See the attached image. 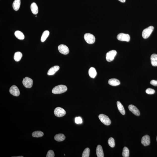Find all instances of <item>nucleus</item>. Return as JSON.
Returning a JSON list of instances; mask_svg holds the SVG:
<instances>
[{"mask_svg":"<svg viewBox=\"0 0 157 157\" xmlns=\"http://www.w3.org/2000/svg\"><path fill=\"white\" fill-rule=\"evenodd\" d=\"M23 57V54L21 52H18L15 53L14 56V60L18 62L20 61Z\"/></svg>","mask_w":157,"mask_h":157,"instance_id":"23","label":"nucleus"},{"mask_svg":"<svg viewBox=\"0 0 157 157\" xmlns=\"http://www.w3.org/2000/svg\"><path fill=\"white\" fill-rule=\"evenodd\" d=\"M59 52L61 54L66 55L69 53V48L65 45L61 44L58 47Z\"/></svg>","mask_w":157,"mask_h":157,"instance_id":"9","label":"nucleus"},{"mask_svg":"<svg viewBox=\"0 0 157 157\" xmlns=\"http://www.w3.org/2000/svg\"><path fill=\"white\" fill-rule=\"evenodd\" d=\"M117 54V52L115 50H113L109 51L106 54V60L109 62L113 61Z\"/></svg>","mask_w":157,"mask_h":157,"instance_id":"7","label":"nucleus"},{"mask_svg":"<svg viewBox=\"0 0 157 157\" xmlns=\"http://www.w3.org/2000/svg\"><path fill=\"white\" fill-rule=\"evenodd\" d=\"M22 82L24 86L27 88H31L33 83V80L28 77L24 78Z\"/></svg>","mask_w":157,"mask_h":157,"instance_id":"5","label":"nucleus"},{"mask_svg":"<svg viewBox=\"0 0 157 157\" xmlns=\"http://www.w3.org/2000/svg\"><path fill=\"white\" fill-rule=\"evenodd\" d=\"M64 155H65V154H64Z\"/></svg>","mask_w":157,"mask_h":157,"instance_id":"37","label":"nucleus"},{"mask_svg":"<svg viewBox=\"0 0 157 157\" xmlns=\"http://www.w3.org/2000/svg\"><path fill=\"white\" fill-rule=\"evenodd\" d=\"M54 113L56 117H64L66 113V111L60 107H58L56 108L54 110Z\"/></svg>","mask_w":157,"mask_h":157,"instance_id":"6","label":"nucleus"},{"mask_svg":"<svg viewBox=\"0 0 157 157\" xmlns=\"http://www.w3.org/2000/svg\"><path fill=\"white\" fill-rule=\"evenodd\" d=\"M88 74L90 78H94L96 76L97 73L96 70L94 68L91 67L89 70Z\"/></svg>","mask_w":157,"mask_h":157,"instance_id":"19","label":"nucleus"},{"mask_svg":"<svg viewBox=\"0 0 157 157\" xmlns=\"http://www.w3.org/2000/svg\"><path fill=\"white\" fill-rule=\"evenodd\" d=\"M55 156L54 152L52 150H49L48 152L46 157H54Z\"/></svg>","mask_w":157,"mask_h":157,"instance_id":"29","label":"nucleus"},{"mask_svg":"<svg viewBox=\"0 0 157 157\" xmlns=\"http://www.w3.org/2000/svg\"><path fill=\"white\" fill-rule=\"evenodd\" d=\"M129 150L127 148L125 147L123 148L122 153V156L124 157H128L129 156Z\"/></svg>","mask_w":157,"mask_h":157,"instance_id":"26","label":"nucleus"},{"mask_svg":"<svg viewBox=\"0 0 157 157\" xmlns=\"http://www.w3.org/2000/svg\"><path fill=\"white\" fill-rule=\"evenodd\" d=\"M117 105L118 108L120 113L123 115H125V112L124 107L121 102L119 101H117Z\"/></svg>","mask_w":157,"mask_h":157,"instance_id":"21","label":"nucleus"},{"mask_svg":"<svg viewBox=\"0 0 157 157\" xmlns=\"http://www.w3.org/2000/svg\"><path fill=\"white\" fill-rule=\"evenodd\" d=\"M118 0L122 3L125 2V0Z\"/></svg>","mask_w":157,"mask_h":157,"instance_id":"33","label":"nucleus"},{"mask_svg":"<svg viewBox=\"0 0 157 157\" xmlns=\"http://www.w3.org/2000/svg\"><path fill=\"white\" fill-rule=\"evenodd\" d=\"M60 67L59 66H55L51 67L49 70L47 72V75L48 76H52L55 74V73L59 70Z\"/></svg>","mask_w":157,"mask_h":157,"instance_id":"13","label":"nucleus"},{"mask_svg":"<svg viewBox=\"0 0 157 157\" xmlns=\"http://www.w3.org/2000/svg\"><path fill=\"white\" fill-rule=\"evenodd\" d=\"M23 157V156H17V157Z\"/></svg>","mask_w":157,"mask_h":157,"instance_id":"34","label":"nucleus"},{"mask_svg":"<svg viewBox=\"0 0 157 157\" xmlns=\"http://www.w3.org/2000/svg\"><path fill=\"white\" fill-rule=\"evenodd\" d=\"M108 143L109 145L111 147L114 148L115 146V141L114 138L112 137H111L109 138L108 140Z\"/></svg>","mask_w":157,"mask_h":157,"instance_id":"28","label":"nucleus"},{"mask_svg":"<svg viewBox=\"0 0 157 157\" xmlns=\"http://www.w3.org/2000/svg\"><path fill=\"white\" fill-rule=\"evenodd\" d=\"M117 39L121 41L129 42L130 40V37L128 34L123 33L119 34L117 36Z\"/></svg>","mask_w":157,"mask_h":157,"instance_id":"8","label":"nucleus"},{"mask_svg":"<svg viewBox=\"0 0 157 157\" xmlns=\"http://www.w3.org/2000/svg\"><path fill=\"white\" fill-rule=\"evenodd\" d=\"M31 9L32 13L34 14L37 15L38 13L39 9L38 7L35 3H32L31 5Z\"/></svg>","mask_w":157,"mask_h":157,"instance_id":"16","label":"nucleus"},{"mask_svg":"<svg viewBox=\"0 0 157 157\" xmlns=\"http://www.w3.org/2000/svg\"><path fill=\"white\" fill-rule=\"evenodd\" d=\"M67 90V87L65 85H60L54 87L53 89L52 92L54 94H59L65 92Z\"/></svg>","mask_w":157,"mask_h":157,"instance_id":"1","label":"nucleus"},{"mask_svg":"<svg viewBox=\"0 0 157 157\" xmlns=\"http://www.w3.org/2000/svg\"><path fill=\"white\" fill-rule=\"evenodd\" d=\"M75 122L77 124H81L82 122V119L81 117H76L75 119Z\"/></svg>","mask_w":157,"mask_h":157,"instance_id":"31","label":"nucleus"},{"mask_svg":"<svg viewBox=\"0 0 157 157\" xmlns=\"http://www.w3.org/2000/svg\"><path fill=\"white\" fill-rule=\"evenodd\" d=\"M44 135L43 133L41 131H37L34 132L32 134V136L34 137H40Z\"/></svg>","mask_w":157,"mask_h":157,"instance_id":"25","label":"nucleus"},{"mask_svg":"<svg viewBox=\"0 0 157 157\" xmlns=\"http://www.w3.org/2000/svg\"><path fill=\"white\" fill-rule=\"evenodd\" d=\"M151 63L153 66H157V54H154L151 56Z\"/></svg>","mask_w":157,"mask_h":157,"instance_id":"18","label":"nucleus"},{"mask_svg":"<svg viewBox=\"0 0 157 157\" xmlns=\"http://www.w3.org/2000/svg\"><path fill=\"white\" fill-rule=\"evenodd\" d=\"M84 39L88 44H92L94 43L95 39L94 36L90 33H86L84 35Z\"/></svg>","mask_w":157,"mask_h":157,"instance_id":"4","label":"nucleus"},{"mask_svg":"<svg viewBox=\"0 0 157 157\" xmlns=\"http://www.w3.org/2000/svg\"><path fill=\"white\" fill-rule=\"evenodd\" d=\"M108 83L109 84L113 86H118L120 84L119 80L115 78H111L109 80Z\"/></svg>","mask_w":157,"mask_h":157,"instance_id":"15","label":"nucleus"},{"mask_svg":"<svg viewBox=\"0 0 157 157\" xmlns=\"http://www.w3.org/2000/svg\"><path fill=\"white\" fill-rule=\"evenodd\" d=\"M15 36L19 40H23L25 38V36L23 33L19 31H16L15 32Z\"/></svg>","mask_w":157,"mask_h":157,"instance_id":"22","label":"nucleus"},{"mask_svg":"<svg viewBox=\"0 0 157 157\" xmlns=\"http://www.w3.org/2000/svg\"><path fill=\"white\" fill-rule=\"evenodd\" d=\"M155 90L151 88H148L146 90V92L148 94H153L155 93Z\"/></svg>","mask_w":157,"mask_h":157,"instance_id":"30","label":"nucleus"},{"mask_svg":"<svg viewBox=\"0 0 157 157\" xmlns=\"http://www.w3.org/2000/svg\"></svg>","mask_w":157,"mask_h":157,"instance_id":"35","label":"nucleus"},{"mask_svg":"<svg viewBox=\"0 0 157 157\" xmlns=\"http://www.w3.org/2000/svg\"><path fill=\"white\" fill-rule=\"evenodd\" d=\"M66 137L64 134H56L54 136V139L58 142L62 141L65 139Z\"/></svg>","mask_w":157,"mask_h":157,"instance_id":"20","label":"nucleus"},{"mask_svg":"<svg viewBox=\"0 0 157 157\" xmlns=\"http://www.w3.org/2000/svg\"><path fill=\"white\" fill-rule=\"evenodd\" d=\"M154 29V28L153 26H150L143 30L142 33V36L143 38L144 39L148 38L151 35Z\"/></svg>","mask_w":157,"mask_h":157,"instance_id":"3","label":"nucleus"},{"mask_svg":"<svg viewBox=\"0 0 157 157\" xmlns=\"http://www.w3.org/2000/svg\"><path fill=\"white\" fill-rule=\"evenodd\" d=\"M49 35V32L48 31H45L42 34L41 38V41L42 42L45 41L47 38L48 37Z\"/></svg>","mask_w":157,"mask_h":157,"instance_id":"24","label":"nucleus"},{"mask_svg":"<svg viewBox=\"0 0 157 157\" xmlns=\"http://www.w3.org/2000/svg\"><path fill=\"white\" fill-rule=\"evenodd\" d=\"M37 16H36V17H37Z\"/></svg>","mask_w":157,"mask_h":157,"instance_id":"36","label":"nucleus"},{"mask_svg":"<svg viewBox=\"0 0 157 157\" xmlns=\"http://www.w3.org/2000/svg\"><path fill=\"white\" fill-rule=\"evenodd\" d=\"M90 150L89 148H86L83 151L82 157H89Z\"/></svg>","mask_w":157,"mask_h":157,"instance_id":"27","label":"nucleus"},{"mask_svg":"<svg viewBox=\"0 0 157 157\" xmlns=\"http://www.w3.org/2000/svg\"><path fill=\"white\" fill-rule=\"evenodd\" d=\"M21 1L20 0H15L13 4V7L15 11H17L20 8Z\"/></svg>","mask_w":157,"mask_h":157,"instance_id":"17","label":"nucleus"},{"mask_svg":"<svg viewBox=\"0 0 157 157\" xmlns=\"http://www.w3.org/2000/svg\"><path fill=\"white\" fill-rule=\"evenodd\" d=\"M98 117L101 121L105 125H110L111 123L110 119L105 114H100L99 116Z\"/></svg>","mask_w":157,"mask_h":157,"instance_id":"2","label":"nucleus"},{"mask_svg":"<svg viewBox=\"0 0 157 157\" xmlns=\"http://www.w3.org/2000/svg\"><path fill=\"white\" fill-rule=\"evenodd\" d=\"M96 154L97 157H104V154L102 147L100 145L97 146L96 150Z\"/></svg>","mask_w":157,"mask_h":157,"instance_id":"14","label":"nucleus"},{"mask_svg":"<svg viewBox=\"0 0 157 157\" xmlns=\"http://www.w3.org/2000/svg\"><path fill=\"white\" fill-rule=\"evenodd\" d=\"M128 108L129 111L132 112L135 115L137 116L140 115V114L139 110L135 106L132 105H130L129 106Z\"/></svg>","mask_w":157,"mask_h":157,"instance_id":"12","label":"nucleus"},{"mask_svg":"<svg viewBox=\"0 0 157 157\" xmlns=\"http://www.w3.org/2000/svg\"><path fill=\"white\" fill-rule=\"evenodd\" d=\"M141 143L142 144L145 146H149L151 143L149 136L148 135H146L143 136L142 138Z\"/></svg>","mask_w":157,"mask_h":157,"instance_id":"11","label":"nucleus"},{"mask_svg":"<svg viewBox=\"0 0 157 157\" xmlns=\"http://www.w3.org/2000/svg\"><path fill=\"white\" fill-rule=\"evenodd\" d=\"M9 92L11 94L15 96H18L20 94V90L16 85L12 86L10 89Z\"/></svg>","mask_w":157,"mask_h":157,"instance_id":"10","label":"nucleus"},{"mask_svg":"<svg viewBox=\"0 0 157 157\" xmlns=\"http://www.w3.org/2000/svg\"><path fill=\"white\" fill-rule=\"evenodd\" d=\"M151 84L155 86H157V81L155 80H152L150 82Z\"/></svg>","mask_w":157,"mask_h":157,"instance_id":"32","label":"nucleus"}]
</instances>
